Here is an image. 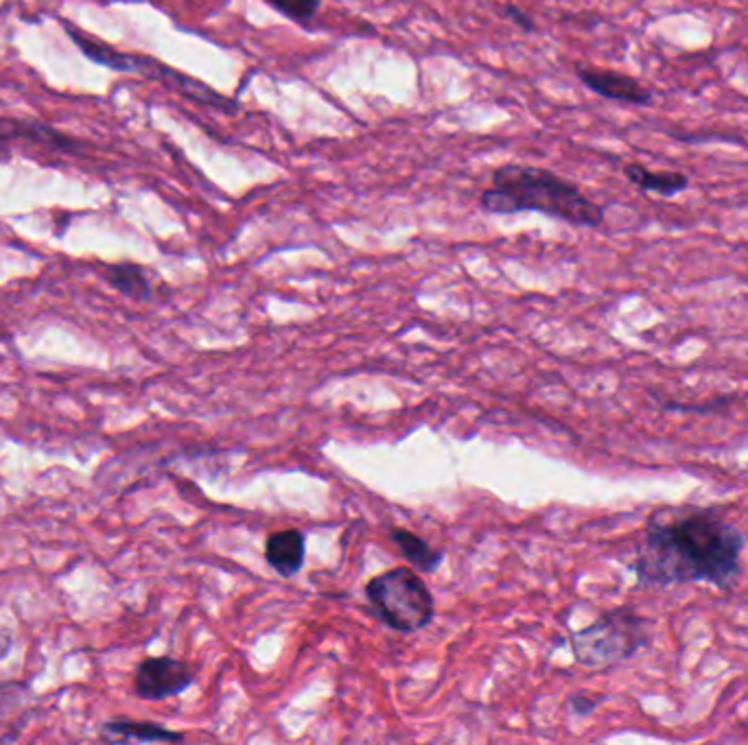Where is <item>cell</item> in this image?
Segmentation results:
<instances>
[{
	"label": "cell",
	"mask_w": 748,
	"mask_h": 745,
	"mask_svg": "<svg viewBox=\"0 0 748 745\" xmlns=\"http://www.w3.org/2000/svg\"><path fill=\"white\" fill-rule=\"evenodd\" d=\"M747 536L714 507H665L650 514L632 573L639 586L709 584L729 591L742 575Z\"/></svg>",
	"instance_id": "cell-1"
},
{
	"label": "cell",
	"mask_w": 748,
	"mask_h": 745,
	"mask_svg": "<svg viewBox=\"0 0 748 745\" xmlns=\"http://www.w3.org/2000/svg\"><path fill=\"white\" fill-rule=\"evenodd\" d=\"M480 206L487 213H543L547 217L598 228L605 222V210L591 202L569 180L530 164H503L493 171V186L480 195Z\"/></svg>",
	"instance_id": "cell-2"
},
{
	"label": "cell",
	"mask_w": 748,
	"mask_h": 745,
	"mask_svg": "<svg viewBox=\"0 0 748 745\" xmlns=\"http://www.w3.org/2000/svg\"><path fill=\"white\" fill-rule=\"evenodd\" d=\"M652 622L639 617L630 608H616L585 629L571 634V651L576 662L585 667H607L632 658L650 645Z\"/></svg>",
	"instance_id": "cell-3"
},
{
	"label": "cell",
	"mask_w": 748,
	"mask_h": 745,
	"mask_svg": "<svg viewBox=\"0 0 748 745\" xmlns=\"http://www.w3.org/2000/svg\"><path fill=\"white\" fill-rule=\"evenodd\" d=\"M366 597L376 619L396 631H416L434 619V597L429 589L405 566L373 577L366 586Z\"/></svg>",
	"instance_id": "cell-4"
},
{
	"label": "cell",
	"mask_w": 748,
	"mask_h": 745,
	"mask_svg": "<svg viewBox=\"0 0 748 745\" xmlns=\"http://www.w3.org/2000/svg\"><path fill=\"white\" fill-rule=\"evenodd\" d=\"M193 684V671L186 662L158 656L138 665L133 676V691L140 700L158 702L184 693Z\"/></svg>",
	"instance_id": "cell-5"
},
{
	"label": "cell",
	"mask_w": 748,
	"mask_h": 745,
	"mask_svg": "<svg viewBox=\"0 0 748 745\" xmlns=\"http://www.w3.org/2000/svg\"><path fill=\"white\" fill-rule=\"evenodd\" d=\"M576 75L589 90H594L596 95L605 99L622 101L630 106H648L652 101V93L643 84H639L634 77L623 75L618 71L578 66Z\"/></svg>",
	"instance_id": "cell-6"
},
{
	"label": "cell",
	"mask_w": 748,
	"mask_h": 745,
	"mask_svg": "<svg viewBox=\"0 0 748 745\" xmlns=\"http://www.w3.org/2000/svg\"><path fill=\"white\" fill-rule=\"evenodd\" d=\"M304 536L298 529L276 531L265 542V560L280 575L291 577L304 564Z\"/></svg>",
	"instance_id": "cell-7"
},
{
	"label": "cell",
	"mask_w": 748,
	"mask_h": 745,
	"mask_svg": "<svg viewBox=\"0 0 748 745\" xmlns=\"http://www.w3.org/2000/svg\"><path fill=\"white\" fill-rule=\"evenodd\" d=\"M101 737L106 742H119V744H156V742H167V744H178L184 739V735L167 731L164 726L149 724V722H108L101 726Z\"/></svg>",
	"instance_id": "cell-8"
},
{
	"label": "cell",
	"mask_w": 748,
	"mask_h": 745,
	"mask_svg": "<svg viewBox=\"0 0 748 745\" xmlns=\"http://www.w3.org/2000/svg\"><path fill=\"white\" fill-rule=\"evenodd\" d=\"M66 31H68V35L73 37V42L84 51V55L90 57L93 62L104 64L106 68H113V71H119V73L140 71L142 57H136V55H129V53L115 51L113 46L101 44L99 40H95V37H90V35L77 31V29L71 26V24H66Z\"/></svg>",
	"instance_id": "cell-9"
},
{
	"label": "cell",
	"mask_w": 748,
	"mask_h": 745,
	"mask_svg": "<svg viewBox=\"0 0 748 745\" xmlns=\"http://www.w3.org/2000/svg\"><path fill=\"white\" fill-rule=\"evenodd\" d=\"M626 177L645 193H656L663 197H672L690 186V180L685 173L676 171H650L637 162H630L623 166Z\"/></svg>",
	"instance_id": "cell-10"
},
{
	"label": "cell",
	"mask_w": 748,
	"mask_h": 745,
	"mask_svg": "<svg viewBox=\"0 0 748 745\" xmlns=\"http://www.w3.org/2000/svg\"><path fill=\"white\" fill-rule=\"evenodd\" d=\"M389 536H392L394 544L398 547V551L403 553V558L409 562V566H414L416 571L434 573L445 560V555L438 549H434L427 540L418 538L416 533H412L407 529L396 527V529H392Z\"/></svg>",
	"instance_id": "cell-11"
},
{
	"label": "cell",
	"mask_w": 748,
	"mask_h": 745,
	"mask_svg": "<svg viewBox=\"0 0 748 745\" xmlns=\"http://www.w3.org/2000/svg\"><path fill=\"white\" fill-rule=\"evenodd\" d=\"M104 278L127 298L147 302L153 295L151 282L147 278V271L133 262H124V264H110L104 269Z\"/></svg>",
	"instance_id": "cell-12"
},
{
	"label": "cell",
	"mask_w": 748,
	"mask_h": 745,
	"mask_svg": "<svg viewBox=\"0 0 748 745\" xmlns=\"http://www.w3.org/2000/svg\"><path fill=\"white\" fill-rule=\"evenodd\" d=\"M15 138H24V140H33V142H44V144H51V147L64 149V151H71L75 147V142L71 138L62 136L60 131H55V129H51L46 125L0 119V142L15 140Z\"/></svg>",
	"instance_id": "cell-13"
},
{
	"label": "cell",
	"mask_w": 748,
	"mask_h": 745,
	"mask_svg": "<svg viewBox=\"0 0 748 745\" xmlns=\"http://www.w3.org/2000/svg\"><path fill=\"white\" fill-rule=\"evenodd\" d=\"M267 2L278 13L287 15L291 22L302 24V26H309L322 7L320 0H267Z\"/></svg>",
	"instance_id": "cell-14"
},
{
	"label": "cell",
	"mask_w": 748,
	"mask_h": 745,
	"mask_svg": "<svg viewBox=\"0 0 748 745\" xmlns=\"http://www.w3.org/2000/svg\"><path fill=\"white\" fill-rule=\"evenodd\" d=\"M605 698H594L589 693H576L569 698V706L576 715H591Z\"/></svg>",
	"instance_id": "cell-15"
},
{
	"label": "cell",
	"mask_w": 748,
	"mask_h": 745,
	"mask_svg": "<svg viewBox=\"0 0 748 745\" xmlns=\"http://www.w3.org/2000/svg\"><path fill=\"white\" fill-rule=\"evenodd\" d=\"M503 11H505V15L514 22V24H519L521 29H525V31H534L536 29V24H534V20H532V15H527V13H523L516 4H505L503 7Z\"/></svg>",
	"instance_id": "cell-16"
},
{
	"label": "cell",
	"mask_w": 748,
	"mask_h": 745,
	"mask_svg": "<svg viewBox=\"0 0 748 745\" xmlns=\"http://www.w3.org/2000/svg\"><path fill=\"white\" fill-rule=\"evenodd\" d=\"M11 649V634L7 629H0V658Z\"/></svg>",
	"instance_id": "cell-17"
}]
</instances>
